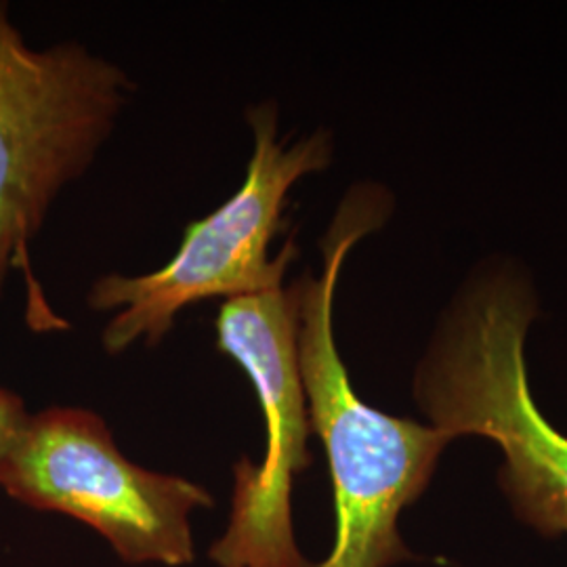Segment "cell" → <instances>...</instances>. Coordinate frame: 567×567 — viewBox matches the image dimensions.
Returning <instances> with one entry per match:
<instances>
[{"mask_svg": "<svg viewBox=\"0 0 567 567\" xmlns=\"http://www.w3.org/2000/svg\"><path fill=\"white\" fill-rule=\"evenodd\" d=\"M255 152L240 189L203 221L187 225L179 252L145 276L110 274L93 284L89 307L116 311L103 330L107 353L137 341L158 344L187 305L225 297L227 301L261 295L284 284L295 244H284L276 259L269 246L282 227L288 192L305 175L330 164L332 143L326 131L286 143L278 135V110L259 105L248 112Z\"/></svg>", "mask_w": 567, "mask_h": 567, "instance_id": "cell-4", "label": "cell"}, {"mask_svg": "<svg viewBox=\"0 0 567 567\" xmlns=\"http://www.w3.org/2000/svg\"><path fill=\"white\" fill-rule=\"evenodd\" d=\"M217 344L257 389L267 446L261 465L244 458L234 466L231 517L208 555L221 567H313L295 543L290 517L295 475L311 463L295 284L225 301Z\"/></svg>", "mask_w": 567, "mask_h": 567, "instance_id": "cell-6", "label": "cell"}, {"mask_svg": "<svg viewBox=\"0 0 567 567\" xmlns=\"http://www.w3.org/2000/svg\"><path fill=\"white\" fill-rule=\"evenodd\" d=\"M538 316L515 264L475 271L452 299L414 374V398L452 440L486 437L503 454L501 487L515 513L548 536L567 532V435L536 405L527 332Z\"/></svg>", "mask_w": 567, "mask_h": 567, "instance_id": "cell-2", "label": "cell"}, {"mask_svg": "<svg viewBox=\"0 0 567 567\" xmlns=\"http://www.w3.org/2000/svg\"><path fill=\"white\" fill-rule=\"evenodd\" d=\"M28 416L30 412L25 410L20 395L0 386V471L11 447L18 442Z\"/></svg>", "mask_w": 567, "mask_h": 567, "instance_id": "cell-7", "label": "cell"}, {"mask_svg": "<svg viewBox=\"0 0 567 567\" xmlns=\"http://www.w3.org/2000/svg\"><path fill=\"white\" fill-rule=\"evenodd\" d=\"M391 215L381 185L353 187L322 240V274L297 290V351L311 433L324 444L334 487L337 538L313 567H389L412 559L398 532L400 513L429 486L450 442L442 429L389 416L351 385L334 339L337 284L347 255Z\"/></svg>", "mask_w": 567, "mask_h": 567, "instance_id": "cell-1", "label": "cell"}, {"mask_svg": "<svg viewBox=\"0 0 567 567\" xmlns=\"http://www.w3.org/2000/svg\"><path fill=\"white\" fill-rule=\"evenodd\" d=\"M0 487L25 507L84 522L131 566L192 564L189 513L215 505L198 484L124 458L102 419L81 408L30 414Z\"/></svg>", "mask_w": 567, "mask_h": 567, "instance_id": "cell-5", "label": "cell"}, {"mask_svg": "<svg viewBox=\"0 0 567 567\" xmlns=\"http://www.w3.org/2000/svg\"><path fill=\"white\" fill-rule=\"evenodd\" d=\"M128 95L121 68L79 42L28 47L0 2V297L9 271H25L34 330L68 322L34 282L28 246L61 189L95 161Z\"/></svg>", "mask_w": 567, "mask_h": 567, "instance_id": "cell-3", "label": "cell"}]
</instances>
